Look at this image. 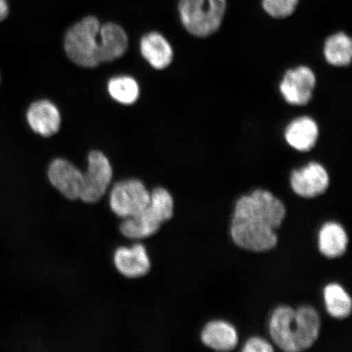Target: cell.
Returning a JSON list of instances; mask_svg holds the SVG:
<instances>
[{"label": "cell", "instance_id": "cell-16", "mask_svg": "<svg viewBox=\"0 0 352 352\" xmlns=\"http://www.w3.org/2000/svg\"><path fill=\"white\" fill-rule=\"evenodd\" d=\"M318 249L321 255L329 259L341 258L349 246V235L341 223H324L318 232Z\"/></svg>", "mask_w": 352, "mask_h": 352}, {"label": "cell", "instance_id": "cell-1", "mask_svg": "<svg viewBox=\"0 0 352 352\" xmlns=\"http://www.w3.org/2000/svg\"><path fill=\"white\" fill-rule=\"evenodd\" d=\"M287 209L283 200L267 189L257 188L235 202L230 236L237 248L250 253H267L279 243L276 230L283 226Z\"/></svg>", "mask_w": 352, "mask_h": 352}, {"label": "cell", "instance_id": "cell-10", "mask_svg": "<svg viewBox=\"0 0 352 352\" xmlns=\"http://www.w3.org/2000/svg\"><path fill=\"white\" fill-rule=\"evenodd\" d=\"M47 177L52 186L68 200L76 201L80 198L83 173L72 162L56 158L48 167Z\"/></svg>", "mask_w": 352, "mask_h": 352}, {"label": "cell", "instance_id": "cell-17", "mask_svg": "<svg viewBox=\"0 0 352 352\" xmlns=\"http://www.w3.org/2000/svg\"><path fill=\"white\" fill-rule=\"evenodd\" d=\"M140 52L144 58L156 69L168 67L173 60V47L160 33L145 34L140 41Z\"/></svg>", "mask_w": 352, "mask_h": 352}, {"label": "cell", "instance_id": "cell-2", "mask_svg": "<svg viewBox=\"0 0 352 352\" xmlns=\"http://www.w3.org/2000/svg\"><path fill=\"white\" fill-rule=\"evenodd\" d=\"M320 330L319 312L310 305L296 309L288 305L276 307L268 321V333L272 342L285 352L311 349L319 340Z\"/></svg>", "mask_w": 352, "mask_h": 352}, {"label": "cell", "instance_id": "cell-12", "mask_svg": "<svg viewBox=\"0 0 352 352\" xmlns=\"http://www.w3.org/2000/svg\"><path fill=\"white\" fill-rule=\"evenodd\" d=\"M202 344L217 351L235 350L239 343V336L234 325L223 320L208 321L201 332Z\"/></svg>", "mask_w": 352, "mask_h": 352}, {"label": "cell", "instance_id": "cell-23", "mask_svg": "<svg viewBox=\"0 0 352 352\" xmlns=\"http://www.w3.org/2000/svg\"><path fill=\"white\" fill-rule=\"evenodd\" d=\"M8 15V6L7 0H0V21L6 19Z\"/></svg>", "mask_w": 352, "mask_h": 352}, {"label": "cell", "instance_id": "cell-14", "mask_svg": "<svg viewBox=\"0 0 352 352\" xmlns=\"http://www.w3.org/2000/svg\"><path fill=\"white\" fill-rule=\"evenodd\" d=\"M30 127L43 138H50L59 131L60 114L54 103L47 100H38L30 105L28 112Z\"/></svg>", "mask_w": 352, "mask_h": 352}, {"label": "cell", "instance_id": "cell-15", "mask_svg": "<svg viewBox=\"0 0 352 352\" xmlns=\"http://www.w3.org/2000/svg\"><path fill=\"white\" fill-rule=\"evenodd\" d=\"M129 37L120 25L109 23L100 25L99 32L100 64L112 63L126 54Z\"/></svg>", "mask_w": 352, "mask_h": 352}, {"label": "cell", "instance_id": "cell-3", "mask_svg": "<svg viewBox=\"0 0 352 352\" xmlns=\"http://www.w3.org/2000/svg\"><path fill=\"white\" fill-rule=\"evenodd\" d=\"M175 201L167 189L154 188L151 193V202L142 212L124 219L120 230L127 239L142 240L155 234L162 224L174 217Z\"/></svg>", "mask_w": 352, "mask_h": 352}, {"label": "cell", "instance_id": "cell-20", "mask_svg": "<svg viewBox=\"0 0 352 352\" xmlns=\"http://www.w3.org/2000/svg\"><path fill=\"white\" fill-rule=\"evenodd\" d=\"M108 91L113 100L126 105L135 103L140 95L138 82L129 76H118L110 79Z\"/></svg>", "mask_w": 352, "mask_h": 352}, {"label": "cell", "instance_id": "cell-5", "mask_svg": "<svg viewBox=\"0 0 352 352\" xmlns=\"http://www.w3.org/2000/svg\"><path fill=\"white\" fill-rule=\"evenodd\" d=\"M100 21L94 16L85 17L70 28L65 38V54L74 64L85 68L100 65Z\"/></svg>", "mask_w": 352, "mask_h": 352}, {"label": "cell", "instance_id": "cell-7", "mask_svg": "<svg viewBox=\"0 0 352 352\" xmlns=\"http://www.w3.org/2000/svg\"><path fill=\"white\" fill-rule=\"evenodd\" d=\"M87 162L79 199L86 204H96L107 193L112 182L113 169L107 157L100 151L91 152Z\"/></svg>", "mask_w": 352, "mask_h": 352}, {"label": "cell", "instance_id": "cell-13", "mask_svg": "<svg viewBox=\"0 0 352 352\" xmlns=\"http://www.w3.org/2000/svg\"><path fill=\"white\" fill-rule=\"evenodd\" d=\"M113 263L117 270L129 278H139L148 274L151 268L146 249L142 243L131 248H120L113 255Z\"/></svg>", "mask_w": 352, "mask_h": 352}, {"label": "cell", "instance_id": "cell-18", "mask_svg": "<svg viewBox=\"0 0 352 352\" xmlns=\"http://www.w3.org/2000/svg\"><path fill=\"white\" fill-rule=\"evenodd\" d=\"M323 55L327 63L334 67H347L352 60V41L345 32L329 35L323 45Z\"/></svg>", "mask_w": 352, "mask_h": 352}, {"label": "cell", "instance_id": "cell-21", "mask_svg": "<svg viewBox=\"0 0 352 352\" xmlns=\"http://www.w3.org/2000/svg\"><path fill=\"white\" fill-rule=\"evenodd\" d=\"M300 0H261L264 12L272 19H285L296 12Z\"/></svg>", "mask_w": 352, "mask_h": 352}, {"label": "cell", "instance_id": "cell-11", "mask_svg": "<svg viewBox=\"0 0 352 352\" xmlns=\"http://www.w3.org/2000/svg\"><path fill=\"white\" fill-rule=\"evenodd\" d=\"M320 136L318 123L310 116H299L288 123L284 131L285 142L294 151L307 153L314 149Z\"/></svg>", "mask_w": 352, "mask_h": 352}, {"label": "cell", "instance_id": "cell-6", "mask_svg": "<svg viewBox=\"0 0 352 352\" xmlns=\"http://www.w3.org/2000/svg\"><path fill=\"white\" fill-rule=\"evenodd\" d=\"M151 202V192L139 179L122 180L114 184L109 206L118 217L126 219L142 212Z\"/></svg>", "mask_w": 352, "mask_h": 352}, {"label": "cell", "instance_id": "cell-4", "mask_svg": "<svg viewBox=\"0 0 352 352\" xmlns=\"http://www.w3.org/2000/svg\"><path fill=\"white\" fill-rule=\"evenodd\" d=\"M227 11V0H179L180 21L188 33L208 38L221 28Z\"/></svg>", "mask_w": 352, "mask_h": 352}, {"label": "cell", "instance_id": "cell-9", "mask_svg": "<svg viewBox=\"0 0 352 352\" xmlns=\"http://www.w3.org/2000/svg\"><path fill=\"white\" fill-rule=\"evenodd\" d=\"M289 184L296 195L305 199H314L327 192L330 186L328 170L318 162H310L292 170Z\"/></svg>", "mask_w": 352, "mask_h": 352}, {"label": "cell", "instance_id": "cell-22", "mask_svg": "<svg viewBox=\"0 0 352 352\" xmlns=\"http://www.w3.org/2000/svg\"><path fill=\"white\" fill-rule=\"evenodd\" d=\"M275 349L270 341L261 336L248 338L242 347V352H272Z\"/></svg>", "mask_w": 352, "mask_h": 352}, {"label": "cell", "instance_id": "cell-8", "mask_svg": "<svg viewBox=\"0 0 352 352\" xmlns=\"http://www.w3.org/2000/svg\"><path fill=\"white\" fill-rule=\"evenodd\" d=\"M316 86L314 70L307 65H298L286 70L279 91L286 103L293 107H305L314 98Z\"/></svg>", "mask_w": 352, "mask_h": 352}, {"label": "cell", "instance_id": "cell-19", "mask_svg": "<svg viewBox=\"0 0 352 352\" xmlns=\"http://www.w3.org/2000/svg\"><path fill=\"white\" fill-rule=\"evenodd\" d=\"M323 299L327 314L337 320L349 318L352 311V299L349 292L338 283H332L323 289Z\"/></svg>", "mask_w": 352, "mask_h": 352}]
</instances>
